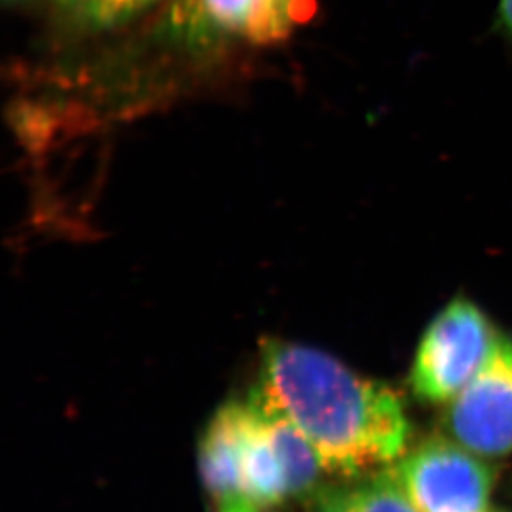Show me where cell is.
Returning a JSON list of instances; mask_svg holds the SVG:
<instances>
[{"mask_svg": "<svg viewBox=\"0 0 512 512\" xmlns=\"http://www.w3.org/2000/svg\"><path fill=\"white\" fill-rule=\"evenodd\" d=\"M247 400L309 441L325 473L357 478L405 455L410 420L393 388L327 353L284 340L262 343Z\"/></svg>", "mask_w": 512, "mask_h": 512, "instance_id": "6da1fadb", "label": "cell"}, {"mask_svg": "<svg viewBox=\"0 0 512 512\" xmlns=\"http://www.w3.org/2000/svg\"><path fill=\"white\" fill-rule=\"evenodd\" d=\"M499 334L483 310L456 299L431 320L411 365L410 385L418 400L441 405L473 380Z\"/></svg>", "mask_w": 512, "mask_h": 512, "instance_id": "7a4b0ae2", "label": "cell"}, {"mask_svg": "<svg viewBox=\"0 0 512 512\" xmlns=\"http://www.w3.org/2000/svg\"><path fill=\"white\" fill-rule=\"evenodd\" d=\"M393 471L420 512H489L494 471L451 436L421 440Z\"/></svg>", "mask_w": 512, "mask_h": 512, "instance_id": "3957f363", "label": "cell"}, {"mask_svg": "<svg viewBox=\"0 0 512 512\" xmlns=\"http://www.w3.org/2000/svg\"><path fill=\"white\" fill-rule=\"evenodd\" d=\"M443 426L483 458L512 453V337L499 334L481 370L448 403Z\"/></svg>", "mask_w": 512, "mask_h": 512, "instance_id": "277c9868", "label": "cell"}, {"mask_svg": "<svg viewBox=\"0 0 512 512\" xmlns=\"http://www.w3.org/2000/svg\"><path fill=\"white\" fill-rule=\"evenodd\" d=\"M314 504L315 512H420L393 468L362 474L352 483L320 488Z\"/></svg>", "mask_w": 512, "mask_h": 512, "instance_id": "5b68a950", "label": "cell"}, {"mask_svg": "<svg viewBox=\"0 0 512 512\" xmlns=\"http://www.w3.org/2000/svg\"><path fill=\"white\" fill-rule=\"evenodd\" d=\"M312 0H257L247 22L244 37L259 45H271L287 39L295 22L314 12Z\"/></svg>", "mask_w": 512, "mask_h": 512, "instance_id": "8992f818", "label": "cell"}, {"mask_svg": "<svg viewBox=\"0 0 512 512\" xmlns=\"http://www.w3.org/2000/svg\"><path fill=\"white\" fill-rule=\"evenodd\" d=\"M68 14L92 27L123 24L155 4L156 0H57Z\"/></svg>", "mask_w": 512, "mask_h": 512, "instance_id": "52a82bcc", "label": "cell"}, {"mask_svg": "<svg viewBox=\"0 0 512 512\" xmlns=\"http://www.w3.org/2000/svg\"><path fill=\"white\" fill-rule=\"evenodd\" d=\"M257 0H201L204 17L213 34L234 32L244 35Z\"/></svg>", "mask_w": 512, "mask_h": 512, "instance_id": "ba28073f", "label": "cell"}, {"mask_svg": "<svg viewBox=\"0 0 512 512\" xmlns=\"http://www.w3.org/2000/svg\"><path fill=\"white\" fill-rule=\"evenodd\" d=\"M259 506L252 504L247 499L232 496V498L219 501V512H259Z\"/></svg>", "mask_w": 512, "mask_h": 512, "instance_id": "9c48e42d", "label": "cell"}, {"mask_svg": "<svg viewBox=\"0 0 512 512\" xmlns=\"http://www.w3.org/2000/svg\"><path fill=\"white\" fill-rule=\"evenodd\" d=\"M498 25L503 34L512 40V0H499Z\"/></svg>", "mask_w": 512, "mask_h": 512, "instance_id": "30bf717a", "label": "cell"}, {"mask_svg": "<svg viewBox=\"0 0 512 512\" xmlns=\"http://www.w3.org/2000/svg\"><path fill=\"white\" fill-rule=\"evenodd\" d=\"M5 2H20V0H5Z\"/></svg>", "mask_w": 512, "mask_h": 512, "instance_id": "8fae6325", "label": "cell"}]
</instances>
